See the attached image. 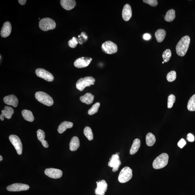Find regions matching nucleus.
I'll use <instances>...</instances> for the list:
<instances>
[{
    "label": "nucleus",
    "mask_w": 195,
    "mask_h": 195,
    "mask_svg": "<svg viewBox=\"0 0 195 195\" xmlns=\"http://www.w3.org/2000/svg\"><path fill=\"white\" fill-rule=\"evenodd\" d=\"M190 42V38L188 35L182 38L176 47V52L178 55L180 56L185 55L189 47Z\"/></svg>",
    "instance_id": "1"
},
{
    "label": "nucleus",
    "mask_w": 195,
    "mask_h": 195,
    "mask_svg": "<svg viewBox=\"0 0 195 195\" xmlns=\"http://www.w3.org/2000/svg\"><path fill=\"white\" fill-rule=\"evenodd\" d=\"M169 156L165 153L159 155L155 159L152 163L153 167L155 169H162L168 163Z\"/></svg>",
    "instance_id": "2"
},
{
    "label": "nucleus",
    "mask_w": 195,
    "mask_h": 195,
    "mask_svg": "<svg viewBox=\"0 0 195 195\" xmlns=\"http://www.w3.org/2000/svg\"><path fill=\"white\" fill-rule=\"evenodd\" d=\"M35 98L39 102L48 106H51L54 104L53 99L49 94L43 91H38L35 94Z\"/></svg>",
    "instance_id": "3"
},
{
    "label": "nucleus",
    "mask_w": 195,
    "mask_h": 195,
    "mask_svg": "<svg viewBox=\"0 0 195 195\" xmlns=\"http://www.w3.org/2000/svg\"><path fill=\"white\" fill-rule=\"evenodd\" d=\"M95 79L91 76H87L81 78L77 81L76 84L77 89L80 91H82L87 87L94 85Z\"/></svg>",
    "instance_id": "4"
},
{
    "label": "nucleus",
    "mask_w": 195,
    "mask_h": 195,
    "mask_svg": "<svg viewBox=\"0 0 195 195\" xmlns=\"http://www.w3.org/2000/svg\"><path fill=\"white\" fill-rule=\"evenodd\" d=\"M39 28L43 31H47L53 30L56 26V22L52 19L45 18L42 19L39 21Z\"/></svg>",
    "instance_id": "5"
},
{
    "label": "nucleus",
    "mask_w": 195,
    "mask_h": 195,
    "mask_svg": "<svg viewBox=\"0 0 195 195\" xmlns=\"http://www.w3.org/2000/svg\"><path fill=\"white\" fill-rule=\"evenodd\" d=\"M132 170L128 167H125L121 170L118 177V181L120 183H125L132 177Z\"/></svg>",
    "instance_id": "6"
},
{
    "label": "nucleus",
    "mask_w": 195,
    "mask_h": 195,
    "mask_svg": "<svg viewBox=\"0 0 195 195\" xmlns=\"http://www.w3.org/2000/svg\"><path fill=\"white\" fill-rule=\"evenodd\" d=\"M102 51L105 53L112 54L116 53L118 50L117 46L116 44L111 41H107L103 44L102 46Z\"/></svg>",
    "instance_id": "7"
},
{
    "label": "nucleus",
    "mask_w": 195,
    "mask_h": 195,
    "mask_svg": "<svg viewBox=\"0 0 195 195\" xmlns=\"http://www.w3.org/2000/svg\"><path fill=\"white\" fill-rule=\"evenodd\" d=\"M9 140L15 148L18 154L20 155L22 154V145L20 138L16 135H11L10 136Z\"/></svg>",
    "instance_id": "8"
},
{
    "label": "nucleus",
    "mask_w": 195,
    "mask_h": 195,
    "mask_svg": "<svg viewBox=\"0 0 195 195\" xmlns=\"http://www.w3.org/2000/svg\"><path fill=\"white\" fill-rule=\"evenodd\" d=\"M121 163L118 153L112 155L108 163V166L113 168L112 171L116 172L120 166Z\"/></svg>",
    "instance_id": "9"
},
{
    "label": "nucleus",
    "mask_w": 195,
    "mask_h": 195,
    "mask_svg": "<svg viewBox=\"0 0 195 195\" xmlns=\"http://www.w3.org/2000/svg\"><path fill=\"white\" fill-rule=\"evenodd\" d=\"M35 73L38 77H40L48 82H52L54 80L53 75L45 69L37 68L35 70Z\"/></svg>",
    "instance_id": "10"
},
{
    "label": "nucleus",
    "mask_w": 195,
    "mask_h": 195,
    "mask_svg": "<svg viewBox=\"0 0 195 195\" xmlns=\"http://www.w3.org/2000/svg\"><path fill=\"white\" fill-rule=\"evenodd\" d=\"M29 186L27 184L22 183H14L8 186L7 190L10 192H20L29 189Z\"/></svg>",
    "instance_id": "11"
},
{
    "label": "nucleus",
    "mask_w": 195,
    "mask_h": 195,
    "mask_svg": "<svg viewBox=\"0 0 195 195\" xmlns=\"http://www.w3.org/2000/svg\"><path fill=\"white\" fill-rule=\"evenodd\" d=\"M45 174L52 179H59L62 177L63 172L61 170L54 169H47L45 171Z\"/></svg>",
    "instance_id": "12"
},
{
    "label": "nucleus",
    "mask_w": 195,
    "mask_h": 195,
    "mask_svg": "<svg viewBox=\"0 0 195 195\" xmlns=\"http://www.w3.org/2000/svg\"><path fill=\"white\" fill-rule=\"evenodd\" d=\"M92 58L83 57L77 59L74 62V66L76 68H81L86 67L91 63Z\"/></svg>",
    "instance_id": "13"
},
{
    "label": "nucleus",
    "mask_w": 195,
    "mask_h": 195,
    "mask_svg": "<svg viewBox=\"0 0 195 195\" xmlns=\"http://www.w3.org/2000/svg\"><path fill=\"white\" fill-rule=\"evenodd\" d=\"M97 184V188L95 190V194L96 195H104L105 192L108 189V184L105 180H103L96 182Z\"/></svg>",
    "instance_id": "14"
},
{
    "label": "nucleus",
    "mask_w": 195,
    "mask_h": 195,
    "mask_svg": "<svg viewBox=\"0 0 195 195\" xmlns=\"http://www.w3.org/2000/svg\"><path fill=\"white\" fill-rule=\"evenodd\" d=\"M3 101L6 104L16 108L18 104V100L14 95H10L5 96L3 98Z\"/></svg>",
    "instance_id": "15"
},
{
    "label": "nucleus",
    "mask_w": 195,
    "mask_h": 195,
    "mask_svg": "<svg viewBox=\"0 0 195 195\" xmlns=\"http://www.w3.org/2000/svg\"><path fill=\"white\" fill-rule=\"evenodd\" d=\"M12 31V26L9 22H6L4 24L1 31V35L3 38L9 36Z\"/></svg>",
    "instance_id": "16"
},
{
    "label": "nucleus",
    "mask_w": 195,
    "mask_h": 195,
    "mask_svg": "<svg viewBox=\"0 0 195 195\" xmlns=\"http://www.w3.org/2000/svg\"><path fill=\"white\" fill-rule=\"evenodd\" d=\"M2 114L0 115V119L2 121H3L5 117L7 119L11 118L14 113L13 109L9 106H5L4 110H2Z\"/></svg>",
    "instance_id": "17"
},
{
    "label": "nucleus",
    "mask_w": 195,
    "mask_h": 195,
    "mask_svg": "<svg viewBox=\"0 0 195 195\" xmlns=\"http://www.w3.org/2000/svg\"><path fill=\"white\" fill-rule=\"evenodd\" d=\"M132 14L131 6L129 4H126L124 7L122 11V17L125 22L130 20Z\"/></svg>",
    "instance_id": "18"
},
{
    "label": "nucleus",
    "mask_w": 195,
    "mask_h": 195,
    "mask_svg": "<svg viewBox=\"0 0 195 195\" xmlns=\"http://www.w3.org/2000/svg\"><path fill=\"white\" fill-rule=\"evenodd\" d=\"M61 5L65 10H70L74 8L76 6V2L74 0H61Z\"/></svg>",
    "instance_id": "19"
},
{
    "label": "nucleus",
    "mask_w": 195,
    "mask_h": 195,
    "mask_svg": "<svg viewBox=\"0 0 195 195\" xmlns=\"http://www.w3.org/2000/svg\"><path fill=\"white\" fill-rule=\"evenodd\" d=\"M80 146V142L78 137L74 136L71 139L70 144V149L71 151H76Z\"/></svg>",
    "instance_id": "20"
},
{
    "label": "nucleus",
    "mask_w": 195,
    "mask_h": 195,
    "mask_svg": "<svg viewBox=\"0 0 195 195\" xmlns=\"http://www.w3.org/2000/svg\"><path fill=\"white\" fill-rule=\"evenodd\" d=\"M73 126V123L68 121H64L59 126L58 131L59 133L61 134L64 132L66 130L69 128H71Z\"/></svg>",
    "instance_id": "21"
},
{
    "label": "nucleus",
    "mask_w": 195,
    "mask_h": 195,
    "mask_svg": "<svg viewBox=\"0 0 195 195\" xmlns=\"http://www.w3.org/2000/svg\"><path fill=\"white\" fill-rule=\"evenodd\" d=\"M94 96L91 93H87L84 95L80 97V100L82 102L87 104H90L93 103Z\"/></svg>",
    "instance_id": "22"
},
{
    "label": "nucleus",
    "mask_w": 195,
    "mask_h": 195,
    "mask_svg": "<svg viewBox=\"0 0 195 195\" xmlns=\"http://www.w3.org/2000/svg\"><path fill=\"white\" fill-rule=\"evenodd\" d=\"M156 41L159 43L162 42L166 35V31L163 29H159L155 34Z\"/></svg>",
    "instance_id": "23"
},
{
    "label": "nucleus",
    "mask_w": 195,
    "mask_h": 195,
    "mask_svg": "<svg viewBox=\"0 0 195 195\" xmlns=\"http://www.w3.org/2000/svg\"><path fill=\"white\" fill-rule=\"evenodd\" d=\"M140 141L139 139H136L134 140L130 150V153L131 155H133L137 152L140 148Z\"/></svg>",
    "instance_id": "24"
},
{
    "label": "nucleus",
    "mask_w": 195,
    "mask_h": 195,
    "mask_svg": "<svg viewBox=\"0 0 195 195\" xmlns=\"http://www.w3.org/2000/svg\"><path fill=\"white\" fill-rule=\"evenodd\" d=\"M22 115L23 118L27 121L29 122H33L34 120V117L33 116V113L31 111L24 110L22 111Z\"/></svg>",
    "instance_id": "25"
},
{
    "label": "nucleus",
    "mask_w": 195,
    "mask_h": 195,
    "mask_svg": "<svg viewBox=\"0 0 195 195\" xmlns=\"http://www.w3.org/2000/svg\"><path fill=\"white\" fill-rule=\"evenodd\" d=\"M146 144L149 146L153 145L156 140L155 136L151 133H148L146 135Z\"/></svg>",
    "instance_id": "26"
},
{
    "label": "nucleus",
    "mask_w": 195,
    "mask_h": 195,
    "mask_svg": "<svg viewBox=\"0 0 195 195\" xmlns=\"http://www.w3.org/2000/svg\"><path fill=\"white\" fill-rule=\"evenodd\" d=\"M176 17L175 11L171 9L167 11L165 17V19L167 22H171L175 19Z\"/></svg>",
    "instance_id": "27"
},
{
    "label": "nucleus",
    "mask_w": 195,
    "mask_h": 195,
    "mask_svg": "<svg viewBox=\"0 0 195 195\" xmlns=\"http://www.w3.org/2000/svg\"><path fill=\"white\" fill-rule=\"evenodd\" d=\"M187 108L190 112L195 111V94L193 95L189 100Z\"/></svg>",
    "instance_id": "28"
},
{
    "label": "nucleus",
    "mask_w": 195,
    "mask_h": 195,
    "mask_svg": "<svg viewBox=\"0 0 195 195\" xmlns=\"http://www.w3.org/2000/svg\"><path fill=\"white\" fill-rule=\"evenodd\" d=\"M83 133L89 140H91L93 139V133L91 128L86 127L84 129Z\"/></svg>",
    "instance_id": "29"
},
{
    "label": "nucleus",
    "mask_w": 195,
    "mask_h": 195,
    "mask_svg": "<svg viewBox=\"0 0 195 195\" xmlns=\"http://www.w3.org/2000/svg\"><path fill=\"white\" fill-rule=\"evenodd\" d=\"M100 106V104L99 102L96 103L89 110L88 114L90 115H92L96 114L98 112V109H99Z\"/></svg>",
    "instance_id": "30"
},
{
    "label": "nucleus",
    "mask_w": 195,
    "mask_h": 195,
    "mask_svg": "<svg viewBox=\"0 0 195 195\" xmlns=\"http://www.w3.org/2000/svg\"><path fill=\"white\" fill-rule=\"evenodd\" d=\"M172 55V52L171 50L169 49H167L165 50L162 54V58L163 59V62L165 63H167L169 62L171 58Z\"/></svg>",
    "instance_id": "31"
},
{
    "label": "nucleus",
    "mask_w": 195,
    "mask_h": 195,
    "mask_svg": "<svg viewBox=\"0 0 195 195\" xmlns=\"http://www.w3.org/2000/svg\"><path fill=\"white\" fill-rule=\"evenodd\" d=\"M167 79L169 82H172L174 81L177 78V73L175 71H172L168 73Z\"/></svg>",
    "instance_id": "32"
},
{
    "label": "nucleus",
    "mask_w": 195,
    "mask_h": 195,
    "mask_svg": "<svg viewBox=\"0 0 195 195\" xmlns=\"http://www.w3.org/2000/svg\"><path fill=\"white\" fill-rule=\"evenodd\" d=\"M176 97L173 94H171L168 99L167 107L169 108H171L173 107L174 103L175 102Z\"/></svg>",
    "instance_id": "33"
},
{
    "label": "nucleus",
    "mask_w": 195,
    "mask_h": 195,
    "mask_svg": "<svg viewBox=\"0 0 195 195\" xmlns=\"http://www.w3.org/2000/svg\"><path fill=\"white\" fill-rule=\"evenodd\" d=\"M37 136L38 139L41 142L45 140V134L44 132L41 129H39L37 131Z\"/></svg>",
    "instance_id": "34"
},
{
    "label": "nucleus",
    "mask_w": 195,
    "mask_h": 195,
    "mask_svg": "<svg viewBox=\"0 0 195 195\" xmlns=\"http://www.w3.org/2000/svg\"><path fill=\"white\" fill-rule=\"evenodd\" d=\"M78 43V39L76 37H73L72 39L69 40L68 42V44L70 47L75 48L77 47Z\"/></svg>",
    "instance_id": "35"
},
{
    "label": "nucleus",
    "mask_w": 195,
    "mask_h": 195,
    "mask_svg": "<svg viewBox=\"0 0 195 195\" xmlns=\"http://www.w3.org/2000/svg\"><path fill=\"white\" fill-rule=\"evenodd\" d=\"M143 2L152 7H156L158 4V2L157 0H143Z\"/></svg>",
    "instance_id": "36"
},
{
    "label": "nucleus",
    "mask_w": 195,
    "mask_h": 195,
    "mask_svg": "<svg viewBox=\"0 0 195 195\" xmlns=\"http://www.w3.org/2000/svg\"><path fill=\"white\" fill-rule=\"evenodd\" d=\"M186 142L185 140L183 138H182V139L180 140V141L178 142L177 145L179 147L182 148L186 145Z\"/></svg>",
    "instance_id": "37"
},
{
    "label": "nucleus",
    "mask_w": 195,
    "mask_h": 195,
    "mask_svg": "<svg viewBox=\"0 0 195 195\" xmlns=\"http://www.w3.org/2000/svg\"><path fill=\"white\" fill-rule=\"evenodd\" d=\"M187 140L190 142L194 141V136L191 133L188 134L187 135Z\"/></svg>",
    "instance_id": "38"
},
{
    "label": "nucleus",
    "mask_w": 195,
    "mask_h": 195,
    "mask_svg": "<svg viewBox=\"0 0 195 195\" xmlns=\"http://www.w3.org/2000/svg\"><path fill=\"white\" fill-rule=\"evenodd\" d=\"M151 35L150 34H148V33H146L144 35L143 38L144 39L146 40H148L151 39Z\"/></svg>",
    "instance_id": "39"
},
{
    "label": "nucleus",
    "mask_w": 195,
    "mask_h": 195,
    "mask_svg": "<svg viewBox=\"0 0 195 195\" xmlns=\"http://www.w3.org/2000/svg\"><path fill=\"white\" fill-rule=\"evenodd\" d=\"M42 144L45 148H48L49 147V144H48L47 140H45L41 142Z\"/></svg>",
    "instance_id": "40"
},
{
    "label": "nucleus",
    "mask_w": 195,
    "mask_h": 195,
    "mask_svg": "<svg viewBox=\"0 0 195 195\" xmlns=\"http://www.w3.org/2000/svg\"><path fill=\"white\" fill-rule=\"evenodd\" d=\"M18 3H19L20 5H24L26 3V0H19L18 1Z\"/></svg>",
    "instance_id": "41"
},
{
    "label": "nucleus",
    "mask_w": 195,
    "mask_h": 195,
    "mask_svg": "<svg viewBox=\"0 0 195 195\" xmlns=\"http://www.w3.org/2000/svg\"><path fill=\"white\" fill-rule=\"evenodd\" d=\"M3 157L2 156H0V161H2V160H3Z\"/></svg>",
    "instance_id": "42"
},
{
    "label": "nucleus",
    "mask_w": 195,
    "mask_h": 195,
    "mask_svg": "<svg viewBox=\"0 0 195 195\" xmlns=\"http://www.w3.org/2000/svg\"><path fill=\"white\" fill-rule=\"evenodd\" d=\"M164 63V62H162V63H163V64Z\"/></svg>",
    "instance_id": "43"
}]
</instances>
